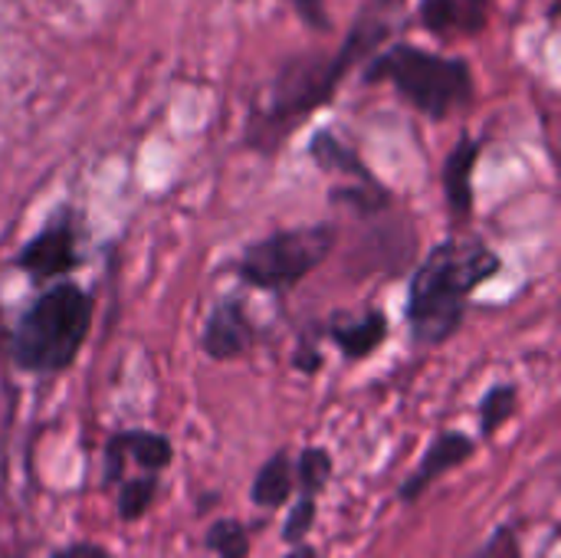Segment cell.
<instances>
[{
  "label": "cell",
  "instance_id": "obj_18",
  "mask_svg": "<svg viewBox=\"0 0 561 558\" xmlns=\"http://www.w3.org/2000/svg\"><path fill=\"white\" fill-rule=\"evenodd\" d=\"M207 553L217 558H247L250 556V536L247 526L237 520H217L204 536Z\"/></svg>",
  "mask_w": 561,
  "mask_h": 558
},
{
  "label": "cell",
  "instance_id": "obj_17",
  "mask_svg": "<svg viewBox=\"0 0 561 558\" xmlns=\"http://www.w3.org/2000/svg\"><path fill=\"white\" fill-rule=\"evenodd\" d=\"M519 405V388L516 385H493L483 398H480V434L493 437L503 424H510V418L516 414Z\"/></svg>",
  "mask_w": 561,
  "mask_h": 558
},
{
  "label": "cell",
  "instance_id": "obj_6",
  "mask_svg": "<svg viewBox=\"0 0 561 558\" xmlns=\"http://www.w3.org/2000/svg\"><path fill=\"white\" fill-rule=\"evenodd\" d=\"M82 260H85V253H82V220L69 204H62L16 250L10 266L16 273H23L30 283L46 286V283H59L69 273H76L82 266Z\"/></svg>",
  "mask_w": 561,
  "mask_h": 558
},
{
  "label": "cell",
  "instance_id": "obj_11",
  "mask_svg": "<svg viewBox=\"0 0 561 558\" xmlns=\"http://www.w3.org/2000/svg\"><path fill=\"white\" fill-rule=\"evenodd\" d=\"M480 158V145L473 138H463L447 164H444V194H447V207L454 214L457 224H467L473 214V168Z\"/></svg>",
  "mask_w": 561,
  "mask_h": 558
},
{
  "label": "cell",
  "instance_id": "obj_1",
  "mask_svg": "<svg viewBox=\"0 0 561 558\" xmlns=\"http://www.w3.org/2000/svg\"><path fill=\"white\" fill-rule=\"evenodd\" d=\"M503 270V260L483 240H444L414 270L408 283V332L417 349L444 345L467 316L473 293Z\"/></svg>",
  "mask_w": 561,
  "mask_h": 558
},
{
  "label": "cell",
  "instance_id": "obj_16",
  "mask_svg": "<svg viewBox=\"0 0 561 558\" xmlns=\"http://www.w3.org/2000/svg\"><path fill=\"white\" fill-rule=\"evenodd\" d=\"M158 490H161V477H151V474L125 477L118 483V493H115V513H118V520L122 523H138L141 516H148V510L158 500Z\"/></svg>",
  "mask_w": 561,
  "mask_h": 558
},
{
  "label": "cell",
  "instance_id": "obj_4",
  "mask_svg": "<svg viewBox=\"0 0 561 558\" xmlns=\"http://www.w3.org/2000/svg\"><path fill=\"white\" fill-rule=\"evenodd\" d=\"M368 79L391 82L417 112L447 118L463 109L473 95V76L463 59H447L417 46H391L375 59Z\"/></svg>",
  "mask_w": 561,
  "mask_h": 558
},
{
  "label": "cell",
  "instance_id": "obj_22",
  "mask_svg": "<svg viewBox=\"0 0 561 558\" xmlns=\"http://www.w3.org/2000/svg\"><path fill=\"white\" fill-rule=\"evenodd\" d=\"M293 362H296V368H299L302 375H316V372H319V365H322V355L306 342V345H299V352H296V358H293Z\"/></svg>",
  "mask_w": 561,
  "mask_h": 558
},
{
  "label": "cell",
  "instance_id": "obj_19",
  "mask_svg": "<svg viewBox=\"0 0 561 558\" xmlns=\"http://www.w3.org/2000/svg\"><path fill=\"white\" fill-rule=\"evenodd\" d=\"M316 516H319V503L312 500H296L289 516H286V526H283V543L286 546H302L309 529L316 526Z\"/></svg>",
  "mask_w": 561,
  "mask_h": 558
},
{
  "label": "cell",
  "instance_id": "obj_10",
  "mask_svg": "<svg viewBox=\"0 0 561 558\" xmlns=\"http://www.w3.org/2000/svg\"><path fill=\"white\" fill-rule=\"evenodd\" d=\"M388 332H391V326L381 309H371L362 319H348V316L335 312L332 322L325 326V335L332 339V345L339 349V355L345 362H365L368 355H375L388 342Z\"/></svg>",
  "mask_w": 561,
  "mask_h": 558
},
{
  "label": "cell",
  "instance_id": "obj_20",
  "mask_svg": "<svg viewBox=\"0 0 561 558\" xmlns=\"http://www.w3.org/2000/svg\"><path fill=\"white\" fill-rule=\"evenodd\" d=\"M470 558H523V543L516 526H496V533L473 553Z\"/></svg>",
  "mask_w": 561,
  "mask_h": 558
},
{
  "label": "cell",
  "instance_id": "obj_21",
  "mask_svg": "<svg viewBox=\"0 0 561 558\" xmlns=\"http://www.w3.org/2000/svg\"><path fill=\"white\" fill-rule=\"evenodd\" d=\"M49 558H115L105 546H95V543H72V546H62L56 549Z\"/></svg>",
  "mask_w": 561,
  "mask_h": 558
},
{
  "label": "cell",
  "instance_id": "obj_8",
  "mask_svg": "<svg viewBox=\"0 0 561 558\" xmlns=\"http://www.w3.org/2000/svg\"><path fill=\"white\" fill-rule=\"evenodd\" d=\"M256 342V326L247 312V303L240 293L224 296L214 303L204 332H201V349L210 362H237L243 358Z\"/></svg>",
  "mask_w": 561,
  "mask_h": 558
},
{
  "label": "cell",
  "instance_id": "obj_9",
  "mask_svg": "<svg viewBox=\"0 0 561 558\" xmlns=\"http://www.w3.org/2000/svg\"><path fill=\"white\" fill-rule=\"evenodd\" d=\"M473 457H477V441H473L470 434H463V431H444V434H437V437L427 444L421 464H417V467L411 470V477L401 483V490H398L401 503H417L444 474H450V470L470 464Z\"/></svg>",
  "mask_w": 561,
  "mask_h": 558
},
{
  "label": "cell",
  "instance_id": "obj_3",
  "mask_svg": "<svg viewBox=\"0 0 561 558\" xmlns=\"http://www.w3.org/2000/svg\"><path fill=\"white\" fill-rule=\"evenodd\" d=\"M92 329V293L76 280L43 286L13 319L7 335L10 362L36 378L62 375L82 352Z\"/></svg>",
  "mask_w": 561,
  "mask_h": 558
},
{
  "label": "cell",
  "instance_id": "obj_15",
  "mask_svg": "<svg viewBox=\"0 0 561 558\" xmlns=\"http://www.w3.org/2000/svg\"><path fill=\"white\" fill-rule=\"evenodd\" d=\"M293 480L299 497L296 500H319V493H325L329 480H332V454L325 447H306L299 454V460H293Z\"/></svg>",
  "mask_w": 561,
  "mask_h": 558
},
{
  "label": "cell",
  "instance_id": "obj_2",
  "mask_svg": "<svg viewBox=\"0 0 561 558\" xmlns=\"http://www.w3.org/2000/svg\"><path fill=\"white\" fill-rule=\"evenodd\" d=\"M398 10H401V0H375L358 16V26L345 39L339 56L299 59V62L286 66V72L273 82L270 102L253 115L247 141L260 151H276V145L293 132L296 122H302L306 115H312L319 105H325L332 99L345 69H352V62H358L371 46H378L388 36Z\"/></svg>",
  "mask_w": 561,
  "mask_h": 558
},
{
  "label": "cell",
  "instance_id": "obj_12",
  "mask_svg": "<svg viewBox=\"0 0 561 558\" xmlns=\"http://www.w3.org/2000/svg\"><path fill=\"white\" fill-rule=\"evenodd\" d=\"M296 480H293V457L286 451H276L253 477L250 483V500L260 510H279L293 500Z\"/></svg>",
  "mask_w": 561,
  "mask_h": 558
},
{
  "label": "cell",
  "instance_id": "obj_13",
  "mask_svg": "<svg viewBox=\"0 0 561 558\" xmlns=\"http://www.w3.org/2000/svg\"><path fill=\"white\" fill-rule=\"evenodd\" d=\"M490 0H424L421 23L434 33H470L486 20Z\"/></svg>",
  "mask_w": 561,
  "mask_h": 558
},
{
  "label": "cell",
  "instance_id": "obj_23",
  "mask_svg": "<svg viewBox=\"0 0 561 558\" xmlns=\"http://www.w3.org/2000/svg\"><path fill=\"white\" fill-rule=\"evenodd\" d=\"M283 558H322V556H319V549H312L309 543H302V546H293V549H289Z\"/></svg>",
  "mask_w": 561,
  "mask_h": 558
},
{
  "label": "cell",
  "instance_id": "obj_14",
  "mask_svg": "<svg viewBox=\"0 0 561 558\" xmlns=\"http://www.w3.org/2000/svg\"><path fill=\"white\" fill-rule=\"evenodd\" d=\"M309 151H312V158H316V164L322 171H339V174H348V178H355L362 184H371L375 181V174L358 161V155L348 145H342L332 132H319L312 138V148Z\"/></svg>",
  "mask_w": 561,
  "mask_h": 558
},
{
  "label": "cell",
  "instance_id": "obj_7",
  "mask_svg": "<svg viewBox=\"0 0 561 558\" xmlns=\"http://www.w3.org/2000/svg\"><path fill=\"white\" fill-rule=\"evenodd\" d=\"M128 460L138 464V474L161 477L171 467V460H174V447L158 431H141V428L115 431L105 441V447H102V483L105 487H118L125 480Z\"/></svg>",
  "mask_w": 561,
  "mask_h": 558
},
{
  "label": "cell",
  "instance_id": "obj_5",
  "mask_svg": "<svg viewBox=\"0 0 561 558\" xmlns=\"http://www.w3.org/2000/svg\"><path fill=\"white\" fill-rule=\"evenodd\" d=\"M335 224H306L276 230L243 247L233 263V273L243 286L263 289L273 296H289L306 276H312L329 253L335 250Z\"/></svg>",
  "mask_w": 561,
  "mask_h": 558
}]
</instances>
